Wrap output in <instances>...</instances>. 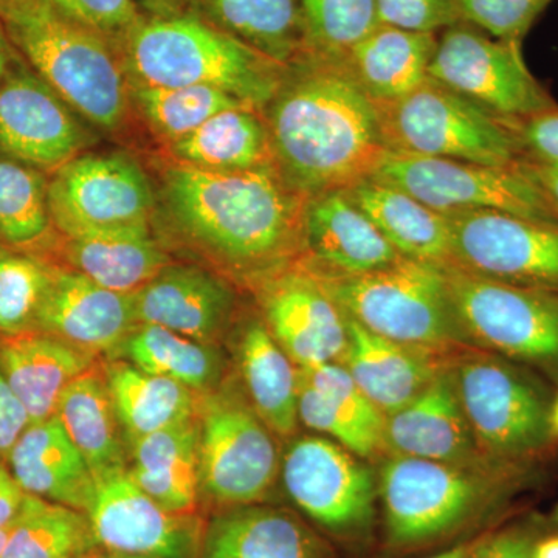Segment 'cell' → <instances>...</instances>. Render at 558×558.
Returning <instances> with one entry per match:
<instances>
[{
	"instance_id": "1",
	"label": "cell",
	"mask_w": 558,
	"mask_h": 558,
	"mask_svg": "<svg viewBox=\"0 0 558 558\" xmlns=\"http://www.w3.org/2000/svg\"><path fill=\"white\" fill-rule=\"evenodd\" d=\"M161 196L175 233L230 281L253 289L303 258L306 197L275 167L219 172L175 161Z\"/></svg>"
},
{
	"instance_id": "2",
	"label": "cell",
	"mask_w": 558,
	"mask_h": 558,
	"mask_svg": "<svg viewBox=\"0 0 558 558\" xmlns=\"http://www.w3.org/2000/svg\"><path fill=\"white\" fill-rule=\"evenodd\" d=\"M263 117L275 168L306 199L373 179L391 153L376 102L343 60L310 53L290 65Z\"/></svg>"
},
{
	"instance_id": "3",
	"label": "cell",
	"mask_w": 558,
	"mask_h": 558,
	"mask_svg": "<svg viewBox=\"0 0 558 558\" xmlns=\"http://www.w3.org/2000/svg\"><path fill=\"white\" fill-rule=\"evenodd\" d=\"M123 68L131 86H205L260 110L288 68L196 14L143 20L124 40Z\"/></svg>"
},
{
	"instance_id": "4",
	"label": "cell",
	"mask_w": 558,
	"mask_h": 558,
	"mask_svg": "<svg viewBox=\"0 0 558 558\" xmlns=\"http://www.w3.org/2000/svg\"><path fill=\"white\" fill-rule=\"evenodd\" d=\"M14 49L75 110L102 131L128 119L130 86L117 47L54 9L49 0H0Z\"/></svg>"
},
{
	"instance_id": "5",
	"label": "cell",
	"mask_w": 558,
	"mask_h": 558,
	"mask_svg": "<svg viewBox=\"0 0 558 558\" xmlns=\"http://www.w3.org/2000/svg\"><path fill=\"white\" fill-rule=\"evenodd\" d=\"M529 465L484 468L385 454L377 483L385 531L395 548L439 542L508 498Z\"/></svg>"
},
{
	"instance_id": "6",
	"label": "cell",
	"mask_w": 558,
	"mask_h": 558,
	"mask_svg": "<svg viewBox=\"0 0 558 558\" xmlns=\"http://www.w3.org/2000/svg\"><path fill=\"white\" fill-rule=\"evenodd\" d=\"M315 277L347 317L376 336L440 355L472 348L439 264L402 258L368 274Z\"/></svg>"
},
{
	"instance_id": "7",
	"label": "cell",
	"mask_w": 558,
	"mask_h": 558,
	"mask_svg": "<svg viewBox=\"0 0 558 558\" xmlns=\"http://www.w3.org/2000/svg\"><path fill=\"white\" fill-rule=\"evenodd\" d=\"M473 439L498 464L531 465L550 442L548 391L519 363L469 348L449 365Z\"/></svg>"
},
{
	"instance_id": "8",
	"label": "cell",
	"mask_w": 558,
	"mask_h": 558,
	"mask_svg": "<svg viewBox=\"0 0 558 558\" xmlns=\"http://www.w3.org/2000/svg\"><path fill=\"white\" fill-rule=\"evenodd\" d=\"M392 153L513 168L521 161L509 121L432 78L399 100L376 102Z\"/></svg>"
},
{
	"instance_id": "9",
	"label": "cell",
	"mask_w": 558,
	"mask_h": 558,
	"mask_svg": "<svg viewBox=\"0 0 558 558\" xmlns=\"http://www.w3.org/2000/svg\"><path fill=\"white\" fill-rule=\"evenodd\" d=\"M201 497L223 508L258 505L281 469L275 433L258 416L240 381L197 396Z\"/></svg>"
},
{
	"instance_id": "10",
	"label": "cell",
	"mask_w": 558,
	"mask_h": 558,
	"mask_svg": "<svg viewBox=\"0 0 558 558\" xmlns=\"http://www.w3.org/2000/svg\"><path fill=\"white\" fill-rule=\"evenodd\" d=\"M451 306L472 347L558 376V293L444 266Z\"/></svg>"
},
{
	"instance_id": "11",
	"label": "cell",
	"mask_w": 558,
	"mask_h": 558,
	"mask_svg": "<svg viewBox=\"0 0 558 558\" xmlns=\"http://www.w3.org/2000/svg\"><path fill=\"white\" fill-rule=\"evenodd\" d=\"M428 78L499 119H526L557 108L527 69L520 46L465 21L438 33Z\"/></svg>"
},
{
	"instance_id": "12",
	"label": "cell",
	"mask_w": 558,
	"mask_h": 558,
	"mask_svg": "<svg viewBox=\"0 0 558 558\" xmlns=\"http://www.w3.org/2000/svg\"><path fill=\"white\" fill-rule=\"evenodd\" d=\"M286 494L319 527L336 537L369 534L379 499L377 473L336 440L301 436L281 458Z\"/></svg>"
},
{
	"instance_id": "13",
	"label": "cell",
	"mask_w": 558,
	"mask_h": 558,
	"mask_svg": "<svg viewBox=\"0 0 558 558\" xmlns=\"http://www.w3.org/2000/svg\"><path fill=\"white\" fill-rule=\"evenodd\" d=\"M371 180L405 191L444 216L502 211L523 218L557 220L539 191L517 167H486L391 150Z\"/></svg>"
},
{
	"instance_id": "14",
	"label": "cell",
	"mask_w": 558,
	"mask_h": 558,
	"mask_svg": "<svg viewBox=\"0 0 558 558\" xmlns=\"http://www.w3.org/2000/svg\"><path fill=\"white\" fill-rule=\"evenodd\" d=\"M154 202L142 165L121 150L80 154L49 180L51 222L65 238L149 226Z\"/></svg>"
},
{
	"instance_id": "15",
	"label": "cell",
	"mask_w": 558,
	"mask_h": 558,
	"mask_svg": "<svg viewBox=\"0 0 558 558\" xmlns=\"http://www.w3.org/2000/svg\"><path fill=\"white\" fill-rule=\"evenodd\" d=\"M450 266L476 277L558 293V220L502 211L446 216Z\"/></svg>"
},
{
	"instance_id": "16",
	"label": "cell",
	"mask_w": 558,
	"mask_h": 558,
	"mask_svg": "<svg viewBox=\"0 0 558 558\" xmlns=\"http://www.w3.org/2000/svg\"><path fill=\"white\" fill-rule=\"evenodd\" d=\"M90 142L78 113L14 51L0 87V154L54 172Z\"/></svg>"
},
{
	"instance_id": "17",
	"label": "cell",
	"mask_w": 558,
	"mask_h": 558,
	"mask_svg": "<svg viewBox=\"0 0 558 558\" xmlns=\"http://www.w3.org/2000/svg\"><path fill=\"white\" fill-rule=\"evenodd\" d=\"M98 546L119 556L199 558L201 531L191 513L161 508L128 469L97 480L89 510Z\"/></svg>"
},
{
	"instance_id": "18",
	"label": "cell",
	"mask_w": 558,
	"mask_h": 558,
	"mask_svg": "<svg viewBox=\"0 0 558 558\" xmlns=\"http://www.w3.org/2000/svg\"><path fill=\"white\" fill-rule=\"evenodd\" d=\"M260 318L299 368L341 363L348 318L319 279L296 263L255 288Z\"/></svg>"
},
{
	"instance_id": "19",
	"label": "cell",
	"mask_w": 558,
	"mask_h": 558,
	"mask_svg": "<svg viewBox=\"0 0 558 558\" xmlns=\"http://www.w3.org/2000/svg\"><path fill=\"white\" fill-rule=\"evenodd\" d=\"M138 325H156L202 343L218 344L233 328L238 296L219 271L170 264L132 293Z\"/></svg>"
},
{
	"instance_id": "20",
	"label": "cell",
	"mask_w": 558,
	"mask_h": 558,
	"mask_svg": "<svg viewBox=\"0 0 558 558\" xmlns=\"http://www.w3.org/2000/svg\"><path fill=\"white\" fill-rule=\"evenodd\" d=\"M137 325L132 293L102 288L75 270L54 269L35 330L97 357L116 359Z\"/></svg>"
},
{
	"instance_id": "21",
	"label": "cell",
	"mask_w": 558,
	"mask_h": 558,
	"mask_svg": "<svg viewBox=\"0 0 558 558\" xmlns=\"http://www.w3.org/2000/svg\"><path fill=\"white\" fill-rule=\"evenodd\" d=\"M347 190L307 197L303 208L301 266L315 275L349 277L402 259Z\"/></svg>"
},
{
	"instance_id": "22",
	"label": "cell",
	"mask_w": 558,
	"mask_h": 558,
	"mask_svg": "<svg viewBox=\"0 0 558 558\" xmlns=\"http://www.w3.org/2000/svg\"><path fill=\"white\" fill-rule=\"evenodd\" d=\"M385 451L399 457L484 468L447 368L416 399L385 417Z\"/></svg>"
},
{
	"instance_id": "23",
	"label": "cell",
	"mask_w": 558,
	"mask_h": 558,
	"mask_svg": "<svg viewBox=\"0 0 558 558\" xmlns=\"http://www.w3.org/2000/svg\"><path fill=\"white\" fill-rule=\"evenodd\" d=\"M347 318L349 340L340 365L385 417L416 399L457 355L396 343Z\"/></svg>"
},
{
	"instance_id": "24",
	"label": "cell",
	"mask_w": 558,
	"mask_h": 558,
	"mask_svg": "<svg viewBox=\"0 0 558 558\" xmlns=\"http://www.w3.org/2000/svg\"><path fill=\"white\" fill-rule=\"evenodd\" d=\"M5 462L25 494L80 512L89 510L97 481L57 416L28 425Z\"/></svg>"
},
{
	"instance_id": "25",
	"label": "cell",
	"mask_w": 558,
	"mask_h": 558,
	"mask_svg": "<svg viewBox=\"0 0 558 558\" xmlns=\"http://www.w3.org/2000/svg\"><path fill=\"white\" fill-rule=\"evenodd\" d=\"M97 365V355L40 330L0 336V369L31 424L57 414L62 392Z\"/></svg>"
},
{
	"instance_id": "26",
	"label": "cell",
	"mask_w": 558,
	"mask_h": 558,
	"mask_svg": "<svg viewBox=\"0 0 558 558\" xmlns=\"http://www.w3.org/2000/svg\"><path fill=\"white\" fill-rule=\"evenodd\" d=\"M199 558H329V550L293 513L248 505L213 517Z\"/></svg>"
},
{
	"instance_id": "27",
	"label": "cell",
	"mask_w": 558,
	"mask_h": 558,
	"mask_svg": "<svg viewBox=\"0 0 558 558\" xmlns=\"http://www.w3.org/2000/svg\"><path fill=\"white\" fill-rule=\"evenodd\" d=\"M234 360L240 385L253 410L275 435H295L300 424V369L260 315L242 322L234 337Z\"/></svg>"
},
{
	"instance_id": "28",
	"label": "cell",
	"mask_w": 558,
	"mask_h": 558,
	"mask_svg": "<svg viewBox=\"0 0 558 558\" xmlns=\"http://www.w3.org/2000/svg\"><path fill=\"white\" fill-rule=\"evenodd\" d=\"M128 451V473L148 497L170 512H194L201 497L196 416L135 440Z\"/></svg>"
},
{
	"instance_id": "29",
	"label": "cell",
	"mask_w": 558,
	"mask_h": 558,
	"mask_svg": "<svg viewBox=\"0 0 558 558\" xmlns=\"http://www.w3.org/2000/svg\"><path fill=\"white\" fill-rule=\"evenodd\" d=\"M436 46V33L379 24L352 47L344 57V68L371 100L395 101L428 80Z\"/></svg>"
},
{
	"instance_id": "30",
	"label": "cell",
	"mask_w": 558,
	"mask_h": 558,
	"mask_svg": "<svg viewBox=\"0 0 558 558\" xmlns=\"http://www.w3.org/2000/svg\"><path fill=\"white\" fill-rule=\"evenodd\" d=\"M62 256L70 270L120 293L137 292L171 264L149 226L65 238Z\"/></svg>"
},
{
	"instance_id": "31",
	"label": "cell",
	"mask_w": 558,
	"mask_h": 558,
	"mask_svg": "<svg viewBox=\"0 0 558 558\" xmlns=\"http://www.w3.org/2000/svg\"><path fill=\"white\" fill-rule=\"evenodd\" d=\"M54 416L86 459L95 481L128 469L130 451L105 371L95 365L76 377L62 392Z\"/></svg>"
},
{
	"instance_id": "32",
	"label": "cell",
	"mask_w": 558,
	"mask_h": 558,
	"mask_svg": "<svg viewBox=\"0 0 558 558\" xmlns=\"http://www.w3.org/2000/svg\"><path fill=\"white\" fill-rule=\"evenodd\" d=\"M347 193L400 256L439 266L450 263L446 216L377 180H365Z\"/></svg>"
},
{
	"instance_id": "33",
	"label": "cell",
	"mask_w": 558,
	"mask_h": 558,
	"mask_svg": "<svg viewBox=\"0 0 558 558\" xmlns=\"http://www.w3.org/2000/svg\"><path fill=\"white\" fill-rule=\"evenodd\" d=\"M106 381L128 446L196 416L197 392L124 359L106 363Z\"/></svg>"
},
{
	"instance_id": "34",
	"label": "cell",
	"mask_w": 558,
	"mask_h": 558,
	"mask_svg": "<svg viewBox=\"0 0 558 558\" xmlns=\"http://www.w3.org/2000/svg\"><path fill=\"white\" fill-rule=\"evenodd\" d=\"M180 163L207 171H248L275 167L263 112L250 106L227 109L170 145Z\"/></svg>"
},
{
	"instance_id": "35",
	"label": "cell",
	"mask_w": 558,
	"mask_h": 558,
	"mask_svg": "<svg viewBox=\"0 0 558 558\" xmlns=\"http://www.w3.org/2000/svg\"><path fill=\"white\" fill-rule=\"evenodd\" d=\"M208 21L290 68L311 53L300 0H199Z\"/></svg>"
},
{
	"instance_id": "36",
	"label": "cell",
	"mask_w": 558,
	"mask_h": 558,
	"mask_svg": "<svg viewBox=\"0 0 558 558\" xmlns=\"http://www.w3.org/2000/svg\"><path fill=\"white\" fill-rule=\"evenodd\" d=\"M167 377L197 395L213 391L226 381L227 359L218 344L202 343L156 325H137L116 359Z\"/></svg>"
},
{
	"instance_id": "37",
	"label": "cell",
	"mask_w": 558,
	"mask_h": 558,
	"mask_svg": "<svg viewBox=\"0 0 558 558\" xmlns=\"http://www.w3.org/2000/svg\"><path fill=\"white\" fill-rule=\"evenodd\" d=\"M95 548L87 513L27 495L0 558H81Z\"/></svg>"
},
{
	"instance_id": "38",
	"label": "cell",
	"mask_w": 558,
	"mask_h": 558,
	"mask_svg": "<svg viewBox=\"0 0 558 558\" xmlns=\"http://www.w3.org/2000/svg\"><path fill=\"white\" fill-rule=\"evenodd\" d=\"M51 226L49 180L43 171L0 154V241L31 247L46 240Z\"/></svg>"
},
{
	"instance_id": "39",
	"label": "cell",
	"mask_w": 558,
	"mask_h": 558,
	"mask_svg": "<svg viewBox=\"0 0 558 558\" xmlns=\"http://www.w3.org/2000/svg\"><path fill=\"white\" fill-rule=\"evenodd\" d=\"M130 94L149 126L170 145L219 112L248 106L227 92L205 86H130Z\"/></svg>"
},
{
	"instance_id": "40",
	"label": "cell",
	"mask_w": 558,
	"mask_h": 558,
	"mask_svg": "<svg viewBox=\"0 0 558 558\" xmlns=\"http://www.w3.org/2000/svg\"><path fill=\"white\" fill-rule=\"evenodd\" d=\"M54 267L0 244V336L35 330Z\"/></svg>"
},
{
	"instance_id": "41",
	"label": "cell",
	"mask_w": 558,
	"mask_h": 558,
	"mask_svg": "<svg viewBox=\"0 0 558 558\" xmlns=\"http://www.w3.org/2000/svg\"><path fill=\"white\" fill-rule=\"evenodd\" d=\"M311 53L344 60L379 22L376 0H300Z\"/></svg>"
},
{
	"instance_id": "42",
	"label": "cell",
	"mask_w": 558,
	"mask_h": 558,
	"mask_svg": "<svg viewBox=\"0 0 558 558\" xmlns=\"http://www.w3.org/2000/svg\"><path fill=\"white\" fill-rule=\"evenodd\" d=\"M300 379L322 392L355 427L385 450V416L340 363L299 368ZM387 454V451H385Z\"/></svg>"
},
{
	"instance_id": "43",
	"label": "cell",
	"mask_w": 558,
	"mask_h": 558,
	"mask_svg": "<svg viewBox=\"0 0 558 558\" xmlns=\"http://www.w3.org/2000/svg\"><path fill=\"white\" fill-rule=\"evenodd\" d=\"M554 0H457L459 20L492 38L523 47V40Z\"/></svg>"
},
{
	"instance_id": "44",
	"label": "cell",
	"mask_w": 558,
	"mask_h": 558,
	"mask_svg": "<svg viewBox=\"0 0 558 558\" xmlns=\"http://www.w3.org/2000/svg\"><path fill=\"white\" fill-rule=\"evenodd\" d=\"M54 9L84 27L105 36L116 47L123 46L143 21L134 0H49Z\"/></svg>"
},
{
	"instance_id": "45",
	"label": "cell",
	"mask_w": 558,
	"mask_h": 558,
	"mask_svg": "<svg viewBox=\"0 0 558 558\" xmlns=\"http://www.w3.org/2000/svg\"><path fill=\"white\" fill-rule=\"evenodd\" d=\"M380 24L403 31L438 33L459 20L457 0H376Z\"/></svg>"
},
{
	"instance_id": "46",
	"label": "cell",
	"mask_w": 558,
	"mask_h": 558,
	"mask_svg": "<svg viewBox=\"0 0 558 558\" xmlns=\"http://www.w3.org/2000/svg\"><path fill=\"white\" fill-rule=\"evenodd\" d=\"M508 121L519 142L521 160L558 167V108Z\"/></svg>"
},
{
	"instance_id": "47",
	"label": "cell",
	"mask_w": 558,
	"mask_h": 558,
	"mask_svg": "<svg viewBox=\"0 0 558 558\" xmlns=\"http://www.w3.org/2000/svg\"><path fill=\"white\" fill-rule=\"evenodd\" d=\"M537 542L526 529H506L473 543L468 558H534Z\"/></svg>"
},
{
	"instance_id": "48",
	"label": "cell",
	"mask_w": 558,
	"mask_h": 558,
	"mask_svg": "<svg viewBox=\"0 0 558 558\" xmlns=\"http://www.w3.org/2000/svg\"><path fill=\"white\" fill-rule=\"evenodd\" d=\"M31 425L27 411L24 410L9 381L0 369V454L7 458L14 442Z\"/></svg>"
},
{
	"instance_id": "49",
	"label": "cell",
	"mask_w": 558,
	"mask_h": 558,
	"mask_svg": "<svg viewBox=\"0 0 558 558\" xmlns=\"http://www.w3.org/2000/svg\"><path fill=\"white\" fill-rule=\"evenodd\" d=\"M515 167L539 191L558 220V167H548V165L527 160L519 161Z\"/></svg>"
},
{
	"instance_id": "50",
	"label": "cell",
	"mask_w": 558,
	"mask_h": 558,
	"mask_svg": "<svg viewBox=\"0 0 558 558\" xmlns=\"http://www.w3.org/2000/svg\"><path fill=\"white\" fill-rule=\"evenodd\" d=\"M27 494L11 475L7 462H0V531L9 529L20 517Z\"/></svg>"
},
{
	"instance_id": "51",
	"label": "cell",
	"mask_w": 558,
	"mask_h": 558,
	"mask_svg": "<svg viewBox=\"0 0 558 558\" xmlns=\"http://www.w3.org/2000/svg\"><path fill=\"white\" fill-rule=\"evenodd\" d=\"M146 9L153 11L154 16H170V14L182 13L185 0H140Z\"/></svg>"
},
{
	"instance_id": "52",
	"label": "cell",
	"mask_w": 558,
	"mask_h": 558,
	"mask_svg": "<svg viewBox=\"0 0 558 558\" xmlns=\"http://www.w3.org/2000/svg\"><path fill=\"white\" fill-rule=\"evenodd\" d=\"M14 51H16V49H14L13 44L10 43L5 28H3L2 22H0V87H2L7 70L10 68V62L13 60Z\"/></svg>"
},
{
	"instance_id": "53",
	"label": "cell",
	"mask_w": 558,
	"mask_h": 558,
	"mask_svg": "<svg viewBox=\"0 0 558 558\" xmlns=\"http://www.w3.org/2000/svg\"><path fill=\"white\" fill-rule=\"evenodd\" d=\"M534 558H558V535L538 539L534 549Z\"/></svg>"
},
{
	"instance_id": "54",
	"label": "cell",
	"mask_w": 558,
	"mask_h": 558,
	"mask_svg": "<svg viewBox=\"0 0 558 558\" xmlns=\"http://www.w3.org/2000/svg\"><path fill=\"white\" fill-rule=\"evenodd\" d=\"M472 545L462 543V545L454 546V548L451 549L442 550V553L435 554V556L427 558H468Z\"/></svg>"
},
{
	"instance_id": "55",
	"label": "cell",
	"mask_w": 558,
	"mask_h": 558,
	"mask_svg": "<svg viewBox=\"0 0 558 558\" xmlns=\"http://www.w3.org/2000/svg\"><path fill=\"white\" fill-rule=\"evenodd\" d=\"M550 433L554 439H558V395L550 407Z\"/></svg>"
},
{
	"instance_id": "56",
	"label": "cell",
	"mask_w": 558,
	"mask_h": 558,
	"mask_svg": "<svg viewBox=\"0 0 558 558\" xmlns=\"http://www.w3.org/2000/svg\"><path fill=\"white\" fill-rule=\"evenodd\" d=\"M81 558H116L112 553H108V550L100 548L92 549L90 553H87L86 556Z\"/></svg>"
},
{
	"instance_id": "57",
	"label": "cell",
	"mask_w": 558,
	"mask_h": 558,
	"mask_svg": "<svg viewBox=\"0 0 558 558\" xmlns=\"http://www.w3.org/2000/svg\"><path fill=\"white\" fill-rule=\"evenodd\" d=\"M10 527L0 531V556H2L3 546H5L7 537H9Z\"/></svg>"
},
{
	"instance_id": "58",
	"label": "cell",
	"mask_w": 558,
	"mask_h": 558,
	"mask_svg": "<svg viewBox=\"0 0 558 558\" xmlns=\"http://www.w3.org/2000/svg\"><path fill=\"white\" fill-rule=\"evenodd\" d=\"M116 558H143V557H134V556H119V554H113Z\"/></svg>"
},
{
	"instance_id": "59",
	"label": "cell",
	"mask_w": 558,
	"mask_h": 558,
	"mask_svg": "<svg viewBox=\"0 0 558 558\" xmlns=\"http://www.w3.org/2000/svg\"><path fill=\"white\" fill-rule=\"evenodd\" d=\"M0 462H5V458H3L2 454H0Z\"/></svg>"
}]
</instances>
